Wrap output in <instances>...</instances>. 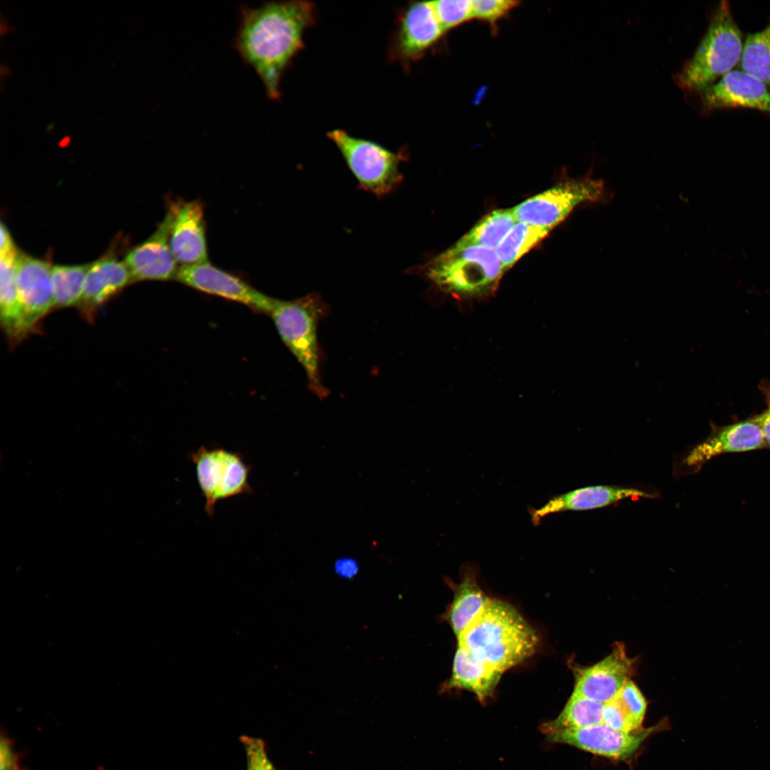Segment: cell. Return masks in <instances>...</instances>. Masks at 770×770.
I'll use <instances>...</instances> for the list:
<instances>
[{"instance_id": "cell-1", "label": "cell", "mask_w": 770, "mask_h": 770, "mask_svg": "<svg viewBox=\"0 0 770 770\" xmlns=\"http://www.w3.org/2000/svg\"><path fill=\"white\" fill-rule=\"evenodd\" d=\"M315 21L307 1H267L257 7L241 6L233 47L251 67L272 101L281 98V81L304 47V35Z\"/></svg>"}, {"instance_id": "cell-2", "label": "cell", "mask_w": 770, "mask_h": 770, "mask_svg": "<svg viewBox=\"0 0 770 770\" xmlns=\"http://www.w3.org/2000/svg\"><path fill=\"white\" fill-rule=\"evenodd\" d=\"M457 640L475 657L503 673L532 656L539 645L538 634L520 612L498 599H491Z\"/></svg>"}, {"instance_id": "cell-3", "label": "cell", "mask_w": 770, "mask_h": 770, "mask_svg": "<svg viewBox=\"0 0 770 770\" xmlns=\"http://www.w3.org/2000/svg\"><path fill=\"white\" fill-rule=\"evenodd\" d=\"M423 270L441 291L461 300L491 297L505 272L494 250L456 244L433 258Z\"/></svg>"}, {"instance_id": "cell-4", "label": "cell", "mask_w": 770, "mask_h": 770, "mask_svg": "<svg viewBox=\"0 0 770 770\" xmlns=\"http://www.w3.org/2000/svg\"><path fill=\"white\" fill-rule=\"evenodd\" d=\"M742 34L727 1L717 6L708 28L692 58L677 81L689 91L702 92L739 63L743 51Z\"/></svg>"}, {"instance_id": "cell-5", "label": "cell", "mask_w": 770, "mask_h": 770, "mask_svg": "<svg viewBox=\"0 0 770 770\" xmlns=\"http://www.w3.org/2000/svg\"><path fill=\"white\" fill-rule=\"evenodd\" d=\"M327 307L317 294L290 301L275 299L270 316L291 353L302 366L309 389L319 398L328 395L321 377V350L317 329Z\"/></svg>"}, {"instance_id": "cell-6", "label": "cell", "mask_w": 770, "mask_h": 770, "mask_svg": "<svg viewBox=\"0 0 770 770\" xmlns=\"http://www.w3.org/2000/svg\"><path fill=\"white\" fill-rule=\"evenodd\" d=\"M327 138L339 150L360 188L384 196L399 186L403 180L400 164L405 160L404 153L394 152L341 129L329 132Z\"/></svg>"}, {"instance_id": "cell-7", "label": "cell", "mask_w": 770, "mask_h": 770, "mask_svg": "<svg viewBox=\"0 0 770 770\" xmlns=\"http://www.w3.org/2000/svg\"><path fill=\"white\" fill-rule=\"evenodd\" d=\"M195 465L197 481L205 501V510L212 516L217 502L251 494L249 483L251 469L239 452L221 447L201 446L190 455Z\"/></svg>"}, {"instance_id": "cell-8", "label": "cell", "mask_w": 770, "mask_h": 770, "mask_svg": "<svg viewBox=\"0 0 770 770\" xmlns=\"http://www.w3.org/2000/svg\"><path fill=\"white\" fill-rule=\"evenodd\" d=\"M605 194L602 181L582 178L560 183L513 208L518 222L552 230L579 205L598 201Z\"/></svg>"}, {"instance_id": "cell-9", "label": "cell", "mask_w": 770, "mask_h": 770, "mask_svg": "<svg viewBox=\"0 0 770 770\" xmlns=\"http://www.w3.org/2000/svg\"><path fill=\"white\" fill-rule=\"evenodd\" d=\"M175 280L200 292L243 304L264 314H270L275 300L208 261L180 266Z\"/></svg>"}, {"instance_id": "cell-10", "label": "cell", "mask_w": 770, "mask_h": 770, "mask_svg": "<svg viewBox=\"0 0 770 770\" xmlns=\"http://www.w3.org/2000/svg\"><path fill=\"white\" fill-rule=\"evenodd\" d=\"M171 252L180 266L207 262L205 222L199 200L170 201L165 216Z\"/></svg>"}, {"instance_id": "cell-11", "label": "cell", "mask_w": 770, "mask_h": 770, "mask_svg": "<svg viewBox=\"0 0 770 770\" xmlns=\"http://www.w3.org/2000/svg\"><path fill=\"white\" fill-rule=\"evenodd\" d=\"M624 645L616 643L610 654L592 666L573 667L575 685L572 694L605 704L612 700L635 670Z\"/></svg>"}, {"instance_id": "cell-12", "label": "cell", "mask_w": 770, "mask_h": 770, "mask_svg": "<svg viewBox=\"0 0 770 770\" xmlns=\"http://www.w3.org/2000/svg\"><path fill=\"white\" fill-rule=\"evenodd\" d=\"M656 727L623 732L602 723L588 727L547 734L549 741L565 744L582 750L615 759L632 756Z\"/></svg>"}, {"instance_id": "cell-13", "label": "cell", "mask_w": 770, "mask_h": 770, "mask_svg": "<svg viewBox=\"0 0 770 770\" xmlns=\"http://www.w3.org/2000/svg\"><path fill=\"white\" fill-rule=\"evenodd\" d=\"M445 32L432 1H414L406 6L399 19L393 43L394 56L404 62L416 61Z\"/></svg>"}, {"instance_id": "cell-14", "label": "cell", "mask_w": 770, "mask_h": 770, "mask_svg": "<svg viewBox=\"0 0 770 770\" xmlns=\"http://www.w3.org/2000/svg\"><path fill=\"white\" fill-rule=\"evenodd\" d=\"M52 269L46 260L19 252L16 282L23 317L29 332L54 307Z\"/></svg>"}, {"instance_id": "cell-15", "label": "cell", "mask_w": 770, "mask_h": 770, "mask_svg": "<svg viewBox=\"0 0 770 770\" xmlns=\"http://www.w3.org/2000/svg\"><path fill=\"white\" fill-rule=\"evenodd\" d=\"M701 93L708 111L745 108L770 113V89L742 70H732Z\"/></svg>"}, {"instance_id": "cell-16", "label": "cell", "mask_w": 770, "mask_h": 770, "mask_svg": "<svg viewBox=\"0 0 770 770\" xmlns=\"http://www.w3.org/2000/svg\"><path fill=\"white\" fill-rule=\"evenodd\" d=\"M655 494L635 487L597 485L577 488L555 496L539 508H529L531 521L540 524L545 516L568 510L605 508L628 498H653Z\"/></svg>"}, {"instance_id": "cell-17", "label": "cell", "mask_w": 770, "mask_h": 770, "mask_svg": "<svg viewBox=\"0 0 770 770\" xmlns=\"http://www.w3.org/2000/svg\"><path fill=\"white\" fill-rule=\"evenodd\" d=\"M124 262L132 282L175 279L180 267L170 249L165 217L150 237L126 254Z\"/></svg>"}, {"instance_id": "cell-18", "label": "cell", "mask_w": 770, "mask_h": 770, "mask_svg": "<svg viewBox=\"0 0 770 770\" xmlns=\"http://www.w3.org/2000/svg\"><path fill=\"white\" fill-rule=\"evenodd\" d=\"M766 445L758 416L723 428L695 446L682 460L687 468H697L712 458L727 452L754 450Z\"/></svg>"}, {"instance_id": "cell-19", "label": "cell", "mask_w": 770, "mask_h": 770, "mask_svg": "<svg viewBox=\"0 0 770 770\" xmlns=\"http://www.w3.org/2000/svg\"><path fill=\"white\" fill-rule=\"evenodd\" d=\"M131 282V274L125 262L113 256H105L91 262L76 306L87 319H92L101 306Z\"/></svg>"}, {"instance_id": "cell-20", "label": "cell", "mask_w": 770, "mask_h": 770, "mask_svg": "<svg viewBox=\"0 0 770 770\" xmlns=\"http://www.w3.org/2000/svg\"><path fill=\"white\" fill-rule=\"evenodd\" d=\"M502 674L503 672L477 659L458 644L451 676L446 688L471 692L481 702H484L493 694Z\"/></svg>"}, {"instance_id": "cell-21", "label": "cell", "mask_w": 770, "mask_h": 770, "mask_svg": "<svg viewBox=\"0 0 770 770\" xmlns=\"http://www.w3.org/2000/svg\"><path fill=\"white\" fill-rule=\"evenodd\" d=\"M452 602L446 613L449 623L458 639L483 613L491 598L483 591L476 580L475 570L466 566L461 581L454 587Z\"/></svg>"}, {"instance_id": "cell-22", "label": "cell", "mask_w": 770, "mask_h": 770, "mask_svg": "<svg viewBox=\"0 0 770 770\" xmlns=\"http://www.w3.org/2000/svg\"><path fill=\"white\" fill-rule=\"evenodd\" d=\"M17 248L0 255V319L11 342L23 339L29 331L23 317L16 282Z\"/></svg>"}, {"instance_id": "cell-23", "label": "cell", "mask_w": 770, "mask_h": 770, "mask_svg": "<svg viewBox=\"0 0 770 770\" xmlns=\"http://www.w3.org/2000/svg\"><path fill=\"white\" fill-rule=\"evenodd\" d=\"M603 706L604 704L572 694L558 716L543 724L541 731L547 735L600 724L602 722Z\"/></svg>"}, {"instance_id": "cell-24", "label": "cell", "mask_w": 770, "mask_h": 770, "mask_svg": "<svg viewBox=\"0 0 770 770\" xmlns=\"http://www.w3.org/2000/svg\"><path fill=\"white\" fill-rule=\"evenodd\" d=\"M517 220L512 209L493 210L483 217L456 244L496 248Z\"/></svg>"}, {"instance_id": "cell-25", "label": "cell", "mask_w": 770, "mask_h": 770, "mask_svg": "<svg viewBox=\"0 0 770 770\" xmlns=\"http://www.w3.org/2000/svg\"><path fill=\"white\" fill-rule=\"evenodd\" d=\"M550 230L525 222L515 223L496 248L498 257L505 271L542 241Z\"/></svg>"}, {"instance_id": "cell-26", "label": "cell", "mask_w": 770, "mask_h": 770, "mask_svg": "<svg viewBox=\"0 0 770 770\" xmlns=\"http://www.w3.org/2000/svg\"><path fill=\"white\" fill-rule=\"evenodd\" d=\"M739 65L770 89V19L763 29L748 35Z\"/></svg>"}, {"instance_id": "cell-27", "label": "cell", "mask_w": 770, "mask_h": 770, "mask_svg": "<svg viewBox=\"0 0 770 770\" xmlns=\"http://www.w3.org/2000/svg\"><path fill=\"white\" fill-rule=\"evenodd\" d=\"M91 263L56 265L52 269L54 307L77 305L81 299L85 279Z\"/></svg>"}, {"instance_id": "cell-28", "label": "cell", "mask_w": 770, "mask_h": 770, "mask_svg": "<svg viewBox=\"0 0 770 770\" xmlns=\"http://www.w3.org/2000/svg\"><path fill=\"white\" fill-rule=\"evenodd\" d=\"M437 18L445 31L473 19L472 1H432Z\"/></svg>"}, {"instance_id": "cell-29", "label": "cell", "mask_w": 770, "mask_h": 770, "mask_svg": "<svg viewBox=\"0 0 770 770\" xmlns=\"http://www.w3.org/2000/svg\"><path fill=\"white\" fill-rule=\"evenodd\" d=\"M614 699L630 719L641 727L646 712L647 702L634 682L631 679L627 681Z\"/></svg>"}, {"instance_id": "cell-30", "label": "cell", "mask_w": 770, "mask_h": 770, "mask_svg": "<svg viewBox=\"0 0 770 770\" xmlns=\"http://www.w3.org/2000/svg\"><path fill=\"white\" fill-rule=\"evenodd\" d=\"M239 739L245 753L246 770H277L268 756L263 739L248 735H241Z\"/></svg>"}, {"instance_id": "cell-31", "label": "cell", "mask_w": 770, "mask_h": 770, "mask_svg": "<svg viewBox=\"0 0 770 770\" xmlns=\"http://www.w3.org/2000/svg\"><path fill=\"white\" fill-rule=\"evenodd\" d=\"M519 4L512 0H474L472 1L473 16L494 25Z\"/></svg>"}, {"instance_id": "cell-32", "label": "cell", "mask_w": 770, "mask_h": 770, "mask_svg": "<svg viewBox=\"0 0 770 770\" xmlns=\"http://www.w3.org/2000/svg\"><path fill=\"white\" fill-rule=\"evenodd\" d=\"M601 723L614 729L623 732H632L641 729L630 719L614 698L604 704Z\"/></svg>"}, {"instance_id": "cell-33", "label": "cell", "mask_w": 770, "mask_h": 770, "mask_svg": "<svg viewBox=\"0 0 770 770\" xmlns=\"http://www.w3.org/2000/svg\"><path fill=\"white\" fill-rule=\"evenodd\" d=\"M1 769L21 770L17 753L9 738L1 735L0 745Z\"/></svg>"}, {"instance_id": "cell-34", "label": "cell", "mask_w": 770, "mask_h": 770, "mask_svg": "<svg viewBox=\"0 0 770 770\" xmlns=\"http://www.w3.org/2000/svg\"><path fill=\"white\" fill-rule=\"evenodd\" d=\"M359 570L358 563L351 558H339L334 563L336 574L344 579L351 580L354 578L358 575Z\"/></svg>"}, {"instance_id": "cell-35", "label": "cell", "mask_w": 770, "mask_h": 770, "mask_svg": "<svg viewBox=\"0 0 770 770\" xmlns=\"http://www.w3.org/2000/svg\"><path fill=\"white\" fill-rule=\"evenodd\" d=\"M0 230H1L0 252H1V254H5V253H7V252H10L11 250H15L16 248V247L15 246V245L14 243L11 235L8 228L6 227V226L3 222L1 223V229Z\"/></svg>"}, {"instance_id": "cell-36", "label": "cell", "mask_w": 770, "mask_h": 770, "mask_svg": "<svg viewBox=\"0 0 770 770\" xmlns=\"http://www.w3.org/2000/svg\"><path fill=\"white\" fill-rule=\"evenodd\" d=\"M758 419L761 423L766 444L770 446V408Z\"/></svg>"}, {"instance_id": "cell-37", "label": "cell", "mask_w": 770, "mask_h": 770, "mask_svg": "<svg viewBox=\"0 0 770 770\" xmlns=\"http://www.w3.org/2000/svg\"><path fill=\"white\" fill-rule=\"evenodd\" d=\"M770 408V407H769Z\"/></svg>"}]
</instances>
